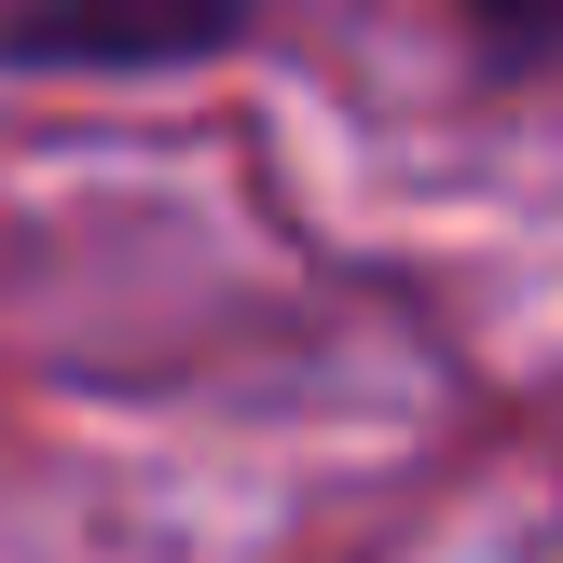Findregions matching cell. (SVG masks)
<instances>
[{
	"instance_id": "cell-1",
	"label": "cell",
	"mask_w": 563,
	"mask_h": 563,
	"mask_svg": "<svg viewBox=\"0 0 563 563\" xmlns=\"http://www.w3.org/2000/svg\"><path fill=\"white\" fill-rule=\"evenodd\" d=\"M247 27H262V0H0V69H42V82L220 69Z\"/></svg>"
},
{
	"instance_id": "cell-2",
	"label": "cell",
	"mask_w": 563,
	"mask_h": 563,
	"mask_svg": "<svg viewBox=\"0 0 563 563\" xmlns=\"http://www.w3.org/2000/svg\"><path fill=\"white\" fill-rule=\"evenodd\" d=\"M454 27H467V55H482L495 82H537L563 55V0H454Z\"/></svg>"
}]
</instances>
